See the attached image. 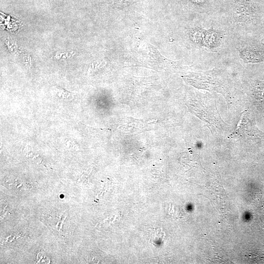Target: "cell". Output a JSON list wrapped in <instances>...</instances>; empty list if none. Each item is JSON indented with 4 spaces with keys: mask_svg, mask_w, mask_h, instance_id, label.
I'll use <instances>...</instances> for the list:
<instances>
[{
    "mask_svg": "<svg viewBox=\"0 0 264 264\" xmlns=\"http://www.w3.org/2000/svg\"><path fill=\"white\" fill-rule=\"evenodd\" d=\"M241 54L246 63H256L264 61V55L258 51L246 50L242 52Z\"/></svg>",
    "mask_w": 264,
    "mask_h": 264,
    "instance_id": "6da1fadb",
    "label": "cell"
}]
</instances>
